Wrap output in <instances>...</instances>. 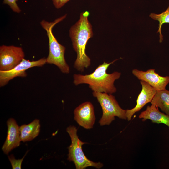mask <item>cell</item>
Instances as JSON below:
<instances>
[{
    "label": "cell",
    "instance_id": "6da1fadb",
    "mask_svg": "<svg viewBox=\"0 0 169 169\" xmlns=\"http://www.w3.org/2000/svg\"><path fill=\"white\" fill-rule=\"evenodd\" d=\"M89 15L88 11L81 13L79 19L69 30L73 47L77 54L74 67L81 72L91 64V59L85 52L88 41L93 35L92 26L88 19Z\"/></svg>",
    "mask_w": 169,
    "mask_h": 169
},
{
    "label": "cell",
    "instance_id": "7a4b0ae2",
    "mask_svg": "<svg viewBox=\"0 0 169 169\" xmlns=\"http://www.w3.org/2000/svg\"><path fill=\"white\" fill-rule=\"evenodd\" d=\"M120 59L109 63L104 61L90 74H74V84L75 85L83 84H88L89 87L93 92L110 94L115 93L117 89L114 83L120 77L121 74L115 71L109 74L107 73V70L110 65Z\"/></svg>",
    "mask_w": 169,
    "mask_h": 169
},
{
    "label": "cell",
    "instance_id": "3957f363",
    "mask_svg": "<svg viewBox=\"0 0 169 169\" xmlns=\"http://www.w3.org/2000/svg\"><path fill=\"white\" fill-rule=\"evenodd\" d=\"M66 14L52 22L42 20L40 24L47 33L49 40V53L46 58V63L57 66L64 74H69L70 67L65 58V47L59 44L54 35L52 29L54 26L62 21L66 17Z\"/></svg>",
    "mask_w": 169,
    "mask_h": 169
},
{
    "label": "cell",
    "instance_id": "277c9868",
    "mask_svg": "<svg viewBox=\"0 0 169 169\" xmlns=\"http://www.w3.org/2000/svg\"><path fill=\"white\" fill-rule=\"evenodd\" d=\"M92 94L102 109V115L99 122L100 125H109L115 120V117L127 120L126 110L120 106L115 97L112 94L94 91Z\"/></svg>",
    "mask_w": 169,
    "mask_h": 169
},
{
    "label": "cell",
    "instance_id": "5b68a950",
    "mask_svg": "<svg viewBox=\"0 0 169 169\" xmlns=\"http://www.w3.org/2000/svg\"><path fill=\"white\" fill-rule=\"evenodd\" d=\"M66 131L71 139V143L68 147L69 153L67 159L74 164L76 169H84L92 166L100 169L103 166L102 163L95 162L89 160L85 156L82 149V145L86 142L81 141L77 135V129L70 125L66 128Z\"/></svg>",
    "mask_w": 169,
    "mask_h": 169
},
{
    "label": "cell",
    "instance_id": "8992f818",
    "mask_svg": "<svg viewBox=\"0 0 169 169\" xmlns=\"http://www.w3.org/2000/svg\"><path fill=\"white\" fill-rule=\"evenodd\" d=\"M22 47L3 45L0 47V71L10 70L24 58Z\"/></svg>",
    "mask_w": 169,
    "mask_h": 169
},
{
    "label": "cell",
    "instance_id": "52a82bcc",
    "mask_svg": "<svg viewBox=\"0 0 169 169\" xmlns=\"http://www.w3.org/2000/svg\"><path fill=\"white\" fill-rule=\"evenodd\" d=\"M46 63L45 57L32 61L24 58L11 70L7 71H0V86H5L10 80L15 77H25L27 76L26 71L28 69L35 67H42Z\"/></svg>",
    "mask_w": 169,
    "mask_h": 169
},
{
    "label": "cell",
    "instance_id": "ba28073f",
    "mask_svg": "<svg viewBox=\"0 0 169 169\" xmlns=\"http://www.w3.org/2000/svg\"><path fill=\"white\" fill-rule=\"evenodd\" d=\"M132 74L139 80L145 81L153 87L157 91L164 90L169 83V76L163 77L151 69L146 71L136 69L132 70Z\"/></svg>",
    "mask_w": 169,
    "mask_h": 169
},
{
    "label": "cell",
    "instance_id": "9c48e42d",
    "mask_svg": "<svg viewBox=\"0 0 169 169\" xmlns=\"http://www.w3.org/2000/svg\"><path fill=\"white\" fill-rule=\"evenodd\" d=\"M74 119L80 126L86 129L93 128L95 120L94 107L90 102H83L74 110Z\"/></svg>",
    "mask_w": 169,
    "mask_h": 169
},
{
    "label": "cell",
    "instance_id": "30bf717a",
    "mask_svg": "<svg viewBox=\"0 0 169 169\" xmlns=\"http://www.w3.org/2000/svg\"><path fill=\"white\" fill-rule=\"evenodd\" d=\"M142 90L136 100V105L133 108L126 110L127 120H131L133 115L139 111L146 104L150 102L157 91L146 82L140 80Z\"/></svg>",
    "mask_w": 169,
    "mask_h": 169
},
{
    "label": "cell",
    "instance_id": "8fae6325",
    "mask_svg": "<svg viewBox=\"0 0 169 169\" xmlns=\"http://www.w3.org/2000/svg\"><path fill=\"white\" fill-rule=\"evenodd\" d=\"M7 134L6 140L2 147L4 153L8 154L13 149L19 146L20 141L19 127L13 118L9 119L7 122Z\"/></svg>",
    "mask_w": 169,
    "mask_h": 169
},
{
    "label": "cell",
    "instance_id": "7c38bea8",
    "mask_svg": "<svg viewBox=\"0 0 169 169\" xmlns=\"http://www.w3.org/2000/svg\"><path fill=\"white\" fill-rule=\"evenodd\" d=\"M139 118L142 119V121L149 119L153 123L163 124L169 127V115L160 112L158 108L153 105L147 106L139 115Z\"/></svg>",
    "mask_w": 169,
    "mask_h": 169
},
{
    "label": "cell",
    "instance_id": "4fadbf2b",
    "mask_svg": "<svg viewBox=\"0 0 169 169\" xmlns=\"http://www.w3.org/2000/svg\"><path fill=\"white\" fill-rule=\"evenodd\" d=\"M40 125L39 120L36 119L29 124L19 127L20 139L23 142L31 141L39 134Z\"/></svg>",
    "mask_w": 169,
    "mask_h": 169
},
{
    "label": "cell",
    "instance_id": "5bb4252c",
    "mask_svg": "<svg viewBox=\"0 0 169 169\" xmlns=\"http://www.w3.org/2000/svg\"><path fill=\"white\" fill-rule=\"evenodd\" d=\"M150 103L169 115V90L157 91Z\"/></svg>",
    "mask_w": 169,
    "mask_h": 169
},
{
    "label": "cell",
    "instance_id": "9a60e30c",
    "mask_svg": "<svg viewBox=\"0 0 169 169\" xmlns=\"http://www.w3.org/2000/svg\"><path fill=\"white\" fill-rule=\"evenodd\" d=\"M152 19L157 20L159 22L158 29L157 33H159L160 42H161L163 40V35L161 33V27L165 23H169V6L167 9L160 14L151 13L149 15Z\"/></svg>",
    "mask_w": 169,
    "mask_h": 169
},
{
    "label": "cell",
    "instance_id": "2e32d148",
    "mask_svg": "<svg viewBox=\"0 0 169 169\" xmlns=\"http://www.w3.org/2000/svg\"><path fill=\"white\" fill-rule=\"evenodd\" d=\"M26 153L24 156L21 159H16L13 155L8 156V159L11 163L12 169H21L22 161Z\"/></svg>",
    "mask_w": 169,
    "mask_h": 169
},
{
    "label": "cell",
    "instance_id": "e0dca14e",
    "mask_svg": "<svg viewBox=\"0 0 169 169\" xmlns=\"http://www.w3.org/2000/svg\"><path fill=\"white\" fill-rule=\"evenodd\" d=\"M17 0H3V3L8 5L13 12L19 13L21 10L17 4Z\"/></svg>",
    "mask_w": 169,
    "mask_h": 169
},
{
    "label": "cell",
    "instance_id": "ac0fdd59",
    "mask_svg": "<svg viewBox=\"0 0 169 169\" xmlns=\"http://www.w3.org/2000/svg\"><path fill=\"white\" fill-rule=\"evenodd\" d=\"M70 0H52L53 3L57 9H59L64 6Z\"/></svg>",
    "mask_w": 169,
    "mask_h": 169
}]
</instances>
